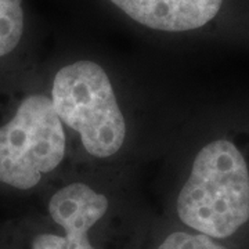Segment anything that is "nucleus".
<instances>
[{
    "label": "nucleus",
    "instance_id": "obj_1",
    "mask_svg": "<svg viewBox=\"0 0 249 249\" xmlns=\"http://www.w3.org/2000/svg\"><path fill=\"white\" fill-rule=\"evenodd\" d=\"M180 227L244 249L249 240V130L224 132L196 151L175 201Z\"/></svg>",
    "mask_w": 249,
    "mask_h": 249
},
{
    "label": "nucleus",
    "instance_id": "obj_2",
    "mask_svg": "<svg viewBox=\"0 0 249 249\" xmlns=\"http://www.w3.org/2000/svg\"><path fill=\"white\" fill-rule=\"evenodd\" d=\"M49 96L65 130L78 136L88 155L108 160L124 148L126 118L109 75L100 64L79 60L61 67Z\"/></svg>",
    "mask_w": 249,
    "mask_h": 249
},
{
    "label": "nucleus",
    "instance_id": "obj_3",
    "mask_svg": "<svg viewBox=\"0 0 249 249\" xmlns=\"http://www.w3.org/2000/svg\"><path fill=\"white\" fill-rule=\"evenodd\" d=\"M67 145V130L50 96L28 93L0 124V184L34 190L61 166Z\"/></svg>",
    "mask_w": 249,
    "mask_h": 249
},
{
    "label": "nucleus",
    "instance_id": "obj_4",
    "mask_svg": "<svg viewBox=\"0 0 249 249\" xmlns=\"http://www.w3.org/2000/svg\"><path fill=\"white\" fill-rule=\"evenodd\" d=\"M111 211L109 198L83 181L60 187L47 199L43 222L21 234V249H106L100 230Z\"/></svg>",
    "mask_w": 249,
    "mask_h": 249
},
{
    "label": "nucleus",
    "instance_id": "obj_5",
    "mask_svg": "<svg viewBox=\"0 0 249 249\" xmlns=\"http://www.w3.org/2000/svg\"><path fill=\"white\" fill-rule=\"evenodd\" d=\"M127 17L162 32H187L205 27L222 9L223 0H109Z\"/></svg>",
    "mask_w": 249,
    "mask_h": 249
},
{
    "label": "nucleus",
    "instance_id": "obj_6",
    "mask_svg": "<svg viewBox=\"0 0 249 249\" xmlns=\"http://www.w3.org/2000/svg\"><path fill=\"white\" fill-rule=\"evenodd\" d=\"M142 249H242L208 235L187 230L178 224L154 234Z\"/></svg>",
    "mask_w": 249,
    "mask_h": 249
},
{
    "label": "nucleus",
    "instance_id": "obj_7",
    "mask_svg": "<svg viewBox=\"0 0 249 249\" xmlns=\"http://www.w3.org/2000/svg\"><path fill=\"white\" fill-rule=\"evenodd\" d=\"M25 32L22 0H0V58L17 49Z\"/></svg>",
    "mask_w": 249,
    "mask_h": 249
}]
</instances>
